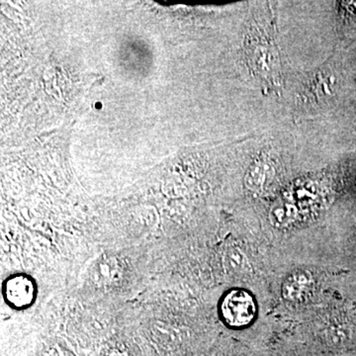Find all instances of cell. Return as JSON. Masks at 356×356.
<instances>
[{
    "label": "cell",
    "instance_id": "6da1fadb",
    "mask_svg": "<svg viewBox=\"0 0 356 356\" xmlns=\"http://www.w3.org/2000/svg\"><path fill=\"white\" fill-rule=\"evenodd\" d=\"M220 314L224 323L232 328L248 326L255 317V299L244 290H231L222 299Z\"/></svg>",
    "mask_w": 356,
    "mask_h": 356
},
{
    "label": "cell",
    "instance_id": "7a4b0ae2",
    "mask_svg": "<svg viewBox=\"0 0 356 356\" xmlns=\"http://www.w3.org/2000/svg\"><path fill=\"white\" fill-rule=\"evenodd\" d=\"M38 296V285L30 274L16 272L2 283V297L11 309L24 311L32 307Z\"/></svg>",
    "mask_w": 356,
    "mask_h": 356
},
{
    "label": "cell",
    "instance_id": "3957f363",
    "mask_svg": "<svg viewBox=\"0 0 356 356\" xmlns=\"http://www.w3.org/2000/svg\"><path fill=\"white\" fill-rule=\"evenodd\" d=\"M314 287V278L309 271H295L285 280L282 286V295L290 302L304 300Z\"/></svg>",
    "mask_w": 356,
    "mask_h": 356
}]
</instances>
